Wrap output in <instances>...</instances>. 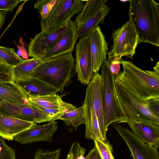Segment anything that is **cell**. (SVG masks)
I'll return each instance as SVG.
<instances>
[{"mask_svg": "<svg viewBox=\"0 0 159 159\" xmlns=\"http://www.w3.org/2000/svg\"><path fill=\"white\" fill-rule=\"evenodd\" d=\"M72 52H68L43 61L34 70L31 78L40 80L63 93L76 73Z\"/></svg>", "mask_w": 159, "mask_h": 159, "instance_id": "cell-1", "label": "cell"}, {"mask_svg": "<svg viewBox=\"0 0 159 159\" xmlns=\"http://www.w3.org/2000/svg\"><path fill=\"white\" fill-rule=\"evenodd\" d=\"M129 20L137 33L139 43H148L158 46L159 23L156 2L153 0H129Z\"/></svg>", "mask_w": 159, "mask_h": 159, "instance_id": "cell-2", "label": "cell"}, {"mask_svg": "<svg viewBox=\"0 0 159 159\" xmlns=\"http://www.w3.org/2000/svg\"><path fill=\"white\" fill-rule=\"evenodd\" d=\"M123 71L115 76L128 86L141 100L159 98V75L154 71L143 70L132 62L121 59Z\"/></svg>", "mask_w": 159, "mask_h": 159, "instance_id": "cell-3", "label": "cell"}, {"mask_svg": "<svg viewBox=\"0 0 159 159\" xmlns=\"http://www.w3.org/2000/svg\"><path fill=\"white\" fill-rule=\"evenodd\" d=\"M107 60L101 66L102 81V101L106 131L113 123H128V120L120 103L115 83V75L111 71Z\"/></svg>", "mask_w": 159, "mask_h": 159, "instance_id": "cell-4", "label": "cell"}, {"mask_svg": "<svg viewBox=\"0 0 159 159\" xmlns=\"http://www.w3.org/2000/svg\"><path fill=\"white\" fill-rule=\"evenodd\" d=\"M114 80L118 99L128 121H144L159 126V118L150 110L147 101L141 100L128 86L115 76Z\"/></svg>", "mask_w": 159, "mask_h": 159, "instance_id": "cell-5", "label": "cell"}, {"mask_svg": "<svg viewBox=\"0 0 159 159\" xmlns=\"http://www.w3.org/2000/svg\"><path fill=\"white\" fill-rule=\"evenodd\" d=\"M113 43L107 52V61L119 63L121 58L126 56L132 59L139 43L138 34L132 22L129 20L121 27L114 30L112 35Z\"/></svg>", "mask_w": 159, "mask_h": 159, "instance_id": "cell-6", "label": "cell"}, {"mask_svg": "<svg viewBox=\"0 0 159 159\" xmlns=\"http://www.w3.org/2000/svg\"><path fill=\"white\" fill-rule=\"evenodd\" d=\"M81 0H58L48 17L41 20V32L56 30L67 25L72 16L81 12L84 5Z\"/></svg>", "mask_w": 159, "mask_h": 159, "instance_id": "cell-7", "label": "cell"}, {"mask_svg": "<svg viewBox=\"0 0 159 159\" xmlns=\"http://www.w3.org/2000/svg\"><path fill=\"white\" fill-rule=\"evenodd\" d=\"M75 70L77 80L88 85L94 76L92 67L90 35L82 37L76 45Z\"/></svg>", "mask_w": 159, "mask_h": 159, "instance_id": "cell-8", "label": "cell"}, {"mask_svg": "<svg viewBox=\"0 0 159 159\" xmlns=\"http://www.w3.org/2000/svg\"><path fill=\"white\" fill-rule=\"evenodd\" d=\"M111 125L127 144L132 159H159L157 148L145 144L133 132L119 123H113Z\"/></svg>", "mask_w": 159, "mask_h": 159, "instance_id": "cell-9", "label": "cell"}, {"mask_svg": "<svg viewBox=\"0 0 159 159\" xmlns=\"http://www.w3.org/2000/svg\"><path fill=\"white\" fill-rule=\"evenodd\" d=\"M27 104L39 112L50 116L53 120H59L72 105L63 102L61 97L57 94L29 98Z\"/></svg>", "mask_w": 159, "mask_h": 159, "instance_id": "cell-10", "label": "cell"}, {"mask_svg": "<svg viewBox=\"0 0 159 159\" xmlns=\"http://www.w3.org/2000/svg\"><path fill=\"white\" fill-rule=\"evenodd\" d=\"M0 114L36 124L52 120L50 116L39 112L28 104L11 103L1 98Z\"/></svg>", "mask_w": 159, "mask_h": 159, "instance_id": "cell-11", "label": "cell"}, {"mask_svg": "<svg viewBox=\"0 0 159 159\" xmlns=\"http://www.w3.org/2000/svg\"><path fill=\"white\" fill-rule=\"evenodd\" d=\"M68 26V24L54 31L40 32L32 39L28 46L29 56L32 58H39L53 47L62 37Z\"/></svg>", "mask_w": 159, "mask_h": 159, "instance_id": "cell-12", "label": "cell"}, {"mask_svg": "<svg viewBox=\"0 0 159 159\" xmlns=\"http://www.w3.org/2000/svg\"><path fill=\"white\" fill-rule=\"evenodd\" d=\"M58 128L57 122L53 120L42 125L36 124L17 135L14 140L22 144L41 141L52 143V136Z\"/></svg>", "mask_w": 159, "mask_h": 159, "instance_id": "cell-13", "label": "cell"}, {"mask_svg": "<svg viewBox=\"0 0 159 159\" xmlns=\"http://www.w3.org/2000/svg\"><path fill=\"white\" fill-rule=\"evenodd\" d=\"M89 35L92 70L94 75L98 72L102 64L107 61L108 45L99 26L94 29Z\"/></svg>", "mask_w": 159, "mask_h": 159, "instance_id": "cell-14", "label": "cell"}, {"mask_svg": "<svg viewBox=\"0 0 159 159\" xmlns=\"http://www.w3.org/2000/svg\"><path fill=\"white\" fill-rule=\"evenodd\" d=\"M77 28L76 22L70 20L67 29L62 37L53 47L39 59L43 61L68 52H72L78 39L76 34Z\"/></svg>", "mask_w": 159, "mask_h": 159, "instance_id": "cell-15", "label": "cell"}, {"mask_svg": "<svg viewBox=\"0 0 159 159\" xmlns=\"http://www.w3.org/2000/svg\"><path fill=\"white\" fill-rule=\"evenodd\" d=\"M133 132L144 143L159 147V126L145 121L129 120L127 123Z\"/></svg>", "mask_w": 159, "mask_h": 159, "instance_id": "cell-16", "label": "cell"}, {"mask_svg": "<svg viewBox=\"0 0 159 159\" xmlns=\"http://www.w3.org/2000/svg\"><path fill=\"white\" fill-rule=\"evenodd\" d=\"M36 124L0 114V136L8 141L13 140Z\"/></svg>", "mask_w": 159, "mask_h": 159, "instance_id": "cell-17", "label": "cell"}, {"mask_svg": "<svg viewBox=\"0 0 159 159\" xmlns=\"http://www.w3.org/2000/svg\"><path fill=\"white\" fill-rule=\"evenodd\" d=\"M29 97L56 94L58 90L45 82L35 78L15 81Z\"/></svg>", "mask_w": 159, "mask_h": 159, "instance_id": "cell-18", "label": "cell"}, {"mask_svg": "<svg viewBox=\"0 0 159 159\" xmlns=\"http://www.w3.org/2000/svg\"><path fill=\"white\" fill-rule=\"evenodd\" d=\"M28 98L15 82H0V98L11 103L26 104Z\"/></svg>", "mask_w": 159, "mask_h": 159, "instance_id": "cell-19", "label": "cell"}, {"mask_svg": "<svg viewBox=\"0 0 159 159\" xmlns=\"http://www.w3.org/2000/svg\"><path fill=\"white\" fill-rule=\"evenodd\" d=\"M107 0H103L101 5L94 16L82 26L77 29L78 38L89 35L95 29L98 27L99 23L104 22L106 17L109 14L110 9L107 5Z\"/></svg>", "mask_w": 159, "mask_h": 159, "instance_id": "cell-20", "label": "cell"}, {"mask_svg": "<svg viewBox=\"0 0 159 159\" xmlns=\"http://www.w3.org/2000/svg\"><path fill=\"white\" fill-rule=\"evenodd\" d=\"M43 61L39 58L26 59L13 67L14 82L31 78L34 70Z\"/></svg>", "mask_w": 159, "mask_h": 159, "instance_id": "cell-21", "label": "cell"}, {"mask_svg": "<svg viewBox=\"0 0 159 159\" xmlns=\"http://www.w3.org/2000/svg\"><path fill=\"white\" fill-rule=\"evenodd\" d=\"M103 0H89L86 1L83 9L76 17L75 21L78 29L92 17L97 11Z\"/></svg>", "mask_w": 159, "mask_h": 159, "instance_id": "cell-22", "label": "cell"}, {"mask_svg": "<svg viewBox=\"0 0 159 159\" xmlns=\"http://www.w3.org/2000/svg\"><path fill=\"white\" fill-rule=\"evenodd\" d=\"M59 120H63L66 125L72 126L75 129L81 124H85V113L84 106L76 109L65 111Z\"/></svg>", "mask_w": 159, "mask_h": 159, "instance_id": "cell-23", "label": "cell"}, {"mask_svg": "<svg viewBox=\"0 0 159 159\" xmlns=\"http://www.w3.org/2000/svg\"><path fill=\"white\" fill-rule=\"evenodd\" d=\"M24 60L16 53L13 48L0 47V60L8 65L14 67Z\"/></svg>", "mask_w": 159, "mask_h": 159, "instance_id": "cell-24", "label": "cell"}, {"mask_svg": "<svg viewBox=\"0 0 159 159\" xmlns=\"http://www.w3.org/2000/svg\"><path fill=\"white\" fill-rule=\"evenodd\" d=\"M95 145L102 159H115L113 155L112 146L107 140L96 138L94 140Z\"/></svg>", "mask_w": 159, "mask_h": 159, "instance_id": "cell-25", "label": "cell"}, {"mask_svg": "<svg viewBox=\"0 0 159 159\" xmlns=\"http://www.w3.org/2000/svg\"><path fill=\"white\" fill-rule=\"evenodd\" d=\"M13 67L0 60V82H15Z\"/></svg>", "mask_w": 159, "mask_h": 159, "instance_id": "cell-26", "label": "cell"}, {"mask_svg": "<svg viewBox=\"0 0 159 159\" xmlns=\"http://www.w3.org/2000/svg\"><path fill=\"white\" fill-rule=\"evenodd\" d=\"M15 150L8 146L0 137V159H16Z\"/></svg>", "mask_w": 159, "mask_h": 159, "instance_id": "cell-27", "label": "cell"}, {"mask_svg": "<svg viewBox=\"0 0 159 159\" xmlns=\"http://www.w3.org/2000/svg\"><path fill=\"white\" fill-rule=\"evenodd\" d=\"M60 148L51 151L40 148L37 151L34 155V159H59L60 154Z\"/></svg>", "mask_w": 159, "mask_h": 159, "instance_id": "cell-28", "label": "cell"}, {"mask_svg": "<svg viewBox=\"0 0 159 159\" xmlns=\"http://www.w3.org/2000/svg\"><path fill=\"white\" fill-rule=\"evenodd\" d=\"M85 151L79 142H75L72 143L66 159H77L80 155L84 154Z\"/></svg>", "mask_w": 159, "mask_h": 159, "instance_id": "cell-29", "label": "cell"}, {"mask_svg": "<svg viewBox=\"0 0 159 159\" xmlns=\"http://www.w3.org/2000/svg\"><path fill=\"white\" fill-rule=\"evenodd\" d=\"M23 0H0V10L13 12L14 9Z\"/></svg>", "mask_w": 159, "mask_h": 159, "instance_id": "cell-30", "label": "cell"}, {"mask_svg": "<svg viewBox=\"0 0 159 159\" xmlns=\"http://www.w3.org/2000/svg\"><path fill=\"white\" fill-rule=\"evenodd\" d=\"M58 0H50L49 1L44 5L41 10L39 11V18L41 20H44L49 16L55 4Z\"/></svg>", "mask_w": 159, "mask_h": 159, "instance_id": "cell-31", "label": "cell"}, {"mask_svg": "<svg viewBox=\"0 0 159 159\" xmlns=\"http://www.w3.org/2000/svg\"><path fill=\"white\" fill-rule=\"evenodd\" d=\"M148 107L152 113L159 118V98L151 99L147 101Z\"/></svg>", "mask_w": 159, "mask_h": 159, "instance_id": "cell-32", "label": "cell"}, {"mask_svg": "<svg viewBox=\"0 0 159 159\" xmlns=\"http://www.w3.org/2000/svg\"><path fill=\"white\" fill-rule=\"evenodd\" d=\"M86 159H102L98 150L94 145L90 150L86 157Z\"/></svg>", "mask_w": 159, "mask_h": 159, "instance_id": "cell-33", "label": "cell"}, {"mask_svg": "<svg viewBox=\"0 0 159 159\" xmlns=\"http://www.w3.org/2000/svg\"><path fill=\"white\" fill-rule=\"evenodd\" d=\"M120 64L119 63L114 62H111L110 63V70L115 76H116L120 71Z\"/></svg>", "mask_w": 159, "mask_h": 159, "instance_id": "cell-34", "label": "cell"}, {"mask_svg": "<svg viewBox=\"0 0 159 159\" xmlns=\"http://www.w3.org/2000/svg\"><path fill=\"white\" fill-rule=\"evenodd\" d=\"M50 0H39L37 1L34 5V8L40 11L43 6L48 2Z\"/></svg>", "mask_w": 159, "mask_h": 159, "instance_id": "cell-35", "label": "cell"}, {"mask_svg": "<svg viewBox=\"0 0 159 159\" xmlns=\"http://www.w3.org/2000/svg\"><path fill=\"white\" fill-rule=\"evenodd\" d=\"M7 11L0 10V29H1L4 23Z\"/></svg>", "mask_w": 159, "mask_h": 159, "instance_id": "cell-36", "label": "cell"}, {"mask_svg": "<svg viewBox=\"0 0 159 159\" xmlns=\"http://www.w3.org/2000/svg\"><path fill=\"white\" fill-rule=\"evenodd\" d=\"M153 69L154 71L159 75V61L157 62Z\"/></svg>", "mask_w": 159, "mask_h": 159, "instance_id": "cell-37", "label": "cell"}, {"mask_svg": "<svg viewBox=\"0 0 159 159\" xmlns=\"http://www.w3.org/2000/svg\"><path fill=\"white\" fill-rule=\"evenodd\" d=\"M156 6L157 11L159 23V3H158L156 2ZM158 46L159 47V40H158Z\"/></svg>", "mask_w": 159, "mask_h": 159, "instance_id": "cell-38", "label": "cell"}, {"mask_svg": "<svg viewBox=\"0 0 159 159\" xmlns=\"http://www.w3.org/2000/svg\"><path fill=\"white\" fill-rule=\"evenodd\" d=\"M84 154H81L77 158V159H86L84 157Z\"/></svg>", "mask_w": 159, "mask_h": 159, "instance_id": "cell-39", "label": "cell"}, {"mask_svg": "<svg viewBox=\"0 0 159 159\" xmlns=\"http://www.w3.org/2000/svg\"><path fill=\"white\" fill-rule=\"evenodd\" d=\"M120 1H121L123 2H127L128 1H129V0H120Z\"/></svg>", "mask_w": 159, "mask_h": 159, "instance_id": "cell-40", "label": "cell"}]
</instances>
